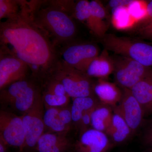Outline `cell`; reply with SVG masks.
Here are the masks:
<instances>
[{
    "label": "cell",
    "instance_id": "obj_12",
    "mask_svg": "<svg viewBox=\"0 0 152 152\" xmlns=\"http://www.w3.org/2000/svg\"><path fill=\"white\" fill-rule=\"evenodd\" d=\"M111 146L110 138L105 133L91 128L81 133L75 150L76 152H107Z\"/></svg>",
    "mask_w": 152,
    "mask_h": 152
},
{
    "label": "cell",
    "instance_id": "obj_18",
    "mask_svg": "<svg viewBox=\"0 0 152 152\" xmlns=\"http://www.w3.org/2000/svg\"><path fill=\"white\" fill-rule=\"evenodd\" d=\"M133 132L124 118L114 109L111 122L106 134L115 143L124 142Z\"/></svg>",
    "mask_w": 152,
    "mask_h": 152
},
{
    "label": "cell",
    "instance_id": "obj_14",
    "mask_svg": "<svg viewBox=\"0 0 152 152\" xmlns=\"http://www.w3.org/2000/svg\"><path fill=\"white\" fill-rule=\"evenodd\" d=\"M67 132L44 133L37 144L38 152H66L71 146Z\"/></svg>",
    "mask_w": 152,
    "mask_h": 152
},
{
    "label": "cell",
    "instance_id": "obj_3",
    "mask_svg": "<svg viewBox=\"0 0 152 152\" xmlns=\"http://www.w3.org/2000/svg\"><path fill=\"white\" fill-rule=\"evenodd\" d=\"M42 93V81L31 73L1 90L0 99L2 103L24 114L31 109Z\"/></svg>",
    "mask_w": 152,
    "mask_h": 152
},
{
    "label": "cell",
    "instance_id": "obj_32",
    "mask_svg": "<svg viewBox=\"0 0 152 152\" xmlns=\"http://www.w3.org/2000/svg\"><path fill=\"white\" fill-rule=\"evenodd\" d=\"M7 144L2 140L0 139V152H6Z\"/></svg>",
    "mask_w": 152,
    "mask_h": 152
},
{
    "label": "cell",
    "instance_id": "obj_23",
    "mask_svg": "<svg viewBox=\"0 0 152 152\" xmlns=\"http://www.w3.org/2000/svg\"><path fill=\"white\" fill-rule=\"evenodd\" d=\"M89 6L91 13L95 21L105 35L107 30V25L105 20L107 17L106 9L102 3L98 1H91L89 2Z\"/></svg>",
    "mask_w": 152,
    "mask_h": 152
},
{
    "label": "cell",
    "instance_id": "obj_7",
    "mask_svg": "<svg viewBox=\"0 0 152 152\" xmlns=\"http://www.w3.org/2000/svg\"><path fill=\"white\" fill-rule=\"evenodd\" d=\"M31 74L28 66L8 47L0 48V90L25 78Z\"/></svg>",
    "mask_w": 152,
    "mask_h": 152
},
{
    "label": "cell",
    "instance_id": "obj_8",
    "mask_svg": "<svg viewBox=\"0 0 152 152\" xmlns=\"http://www.w3.org/2000/svg\"><path fill=\"white\" fill-rule=\"evenodd\" d=\"M58 50L61 59L82 72L99 55V48L95 44L77 40L63 46Z\"/></svg>",
    "mask_w": 152,
    "mask_h": 152
},
{
    "label": "cell",
    "instance_id": "obj_11",
    "mask_svg": "<svg viewBox=\"0 0 152 152\" xmlns=\"http://www.w3.org/2000/svg\"><path fill=\"white\" fill-rule=\"evenodd\" d=\"M122 91L121 102L114 109L121 114L134 133L142 123L143 111L130 89L123 88Z\"/></svg>",
    "mask_w": 152,
    "mask_h": 152
},
{
    "label": "cell",
    "instance_id": "obj_9",
    "mask_svg": "<svg viewBox=\"0 0 152 152\" xmlns=\"http://www.w3.org/2000/svg\"><path fill=\"white\" fill-rule=\"evenodd\" d=\"M43 102L42 94L36 99L32 107L22 116L24 128L26 145L32 148L37 146L41 136L44 134Z\"/></svg>",
    "mask_w": 152,
    "mask_h": 152
},
{
    "label": "cell",
    "instance_id": "obj_30",
    "mask_svg": "<svg viewBox=\"0 0 152 152\" xmlns=\"http://www.w3.org/2000/svg\"><path fill=\"white\" fill-rule=\"evenodd\" d=\"M134 0H111L108 3L109 7L112 9L120 7H128Z\"/></svg>",
    "mask_w": 152,
    "mask_h": 152
},
{
    "label": "cell",
    "instance_id": "obj_33",
    "mask_svg": "<svg viewBox=\"0 0 152 152\" xmlns=\"http://www.w3.org/2000/svg\"><path fill=\"white\" fill-rule=\"evenodd\" d=\"M148 152H152V149H149Z\"/></svg>",
    "mask_w": 152,
    "mask_h": 152
},
{
    "label": "cell",
    "instance_id": "obj_6",
    "mask_svg": "<svg viewBox=\"0 0 152 152\" xmlns=\"http://www.w3.org/2000/svg\"><path fill=\"white\" fill-rule=\"evenodd\" d=\"M113 60L115 80L123 88L131 89L142 80L152 76V68L130 58L121 56Z\"/></svg>",
    "mask_w": 152,
    "mask_h": 152
},
{
    "label": "cell",
    "instance_id": "obj_22",
    "mask_svg": "<svg viewBox=\"0 0 152 152\" xmlns=\"http://www.w3.org/2000/svg\"><path fill=\"white\" fill-rule=\"evenodd\" d=\"M60 107L48 108L44 115L45 126L53 132L62 133L69 131V128L64 124L59 116Z\"/></svg>",
    "mask_w": 152,
    "mask_h": 152
},
{
    "label": "cell",
    "instance_id": "obj_27",
    "mask_svg": "<svg viewBox=\"0 0 152 152\" xmlns=\"http://www.w3.org/2000/svg\"><path fill=\"white\" fill-rule=\"evenodd\" d=\"M152 23V1L147 2L146 13L143 18L138 23L139 27Z\"/></svg>",
    "mask_w": 152,
    "mask_h": 152
},
{
    "label": "cell",
    "instance_id": "obj_31",
    "mask_svg": "<svg viewBox=\"0 0 152 152\" xmlns=\"http://www.w3.org/2000/svg\"><path fill=\"white\" fill-rule=\"evenodd\" d=\"M143 139L145 144L148 147L149 149H152V122L146 130Z\"/></svg>",
    "mask_w": 152,
    "mask_h": 152
},
{
    "label": "cell",
    "instance_id": "obj_15",
    "mask_svg": "<svg viewBox=\"0 0 152 152\" xmlns=\"http://www.w3.org/2000/svg\"><path fill=\"white\" fill-rule=\"evenodd\" d=\"M94 93L101 103L115 107L121 102L123 91L116 84L105 79H99L94 84Z\"/></svg>",
    "mask_w": 152,
    "mask_h": 152
},
{
    "label": "cell",
    "instance_id": "obj_2",
    "mask_svg": "<svg viewBox=\"0 0 152 152\" xmlns=\"http://www.w3.org/2000/svg\"><path fill=\"white\" fill-rule=\"evenodd\" d=\"M28 4L33 22L57 48L76 40L77 27L75 19L67 12L50 1H31Z\"/></svg>",
    "mask_w": 152,
    "mask_h": 152
},
{
    "label": "cell",
    "instance_id": "obj_1",
    "mask_svg": "<svg viewBox=\"0 0 152 152\" xmlns=\"http://www.w3.org/2000/svg\"><path fill=\"white\" fill-rule=\"evenodd\" d=\"M0 45L7 47L29 67L34 77L42 81L61 59L58 49L33 22L28 1H22L20 12L0 23Z\"/></svg>",
    "mask_w": 152,
    "mask_h": 152
},
{
    "label": "cell",
    "instance_id": "obj_4",
    "mask_svg": "<svg viewBox=\"0 0 152 152\" xmlns=\"http://www.w3.org/2000/svg\"><path fill=\"white\" fill-rule=\"evenodd\" d=\"M107 50L152 67V45L113 34H106L100 39Z\"/></svg>",
    "mask_w": 152,
    "mask_h": 152
},
{
    "label": "cell",
    "instance_id": "obj_29",
    "mask_svg": "<svg viewBox=\"0 0 152 152\" xmlns=\"http://www.w3.org/2000/svg\"><path fill=\"white\" fill-rule=\"evenodd\" d=\"M138 32L143 38L152 42V23L139 28Z\"/></svg>",
    "mask_w": 152,
    "mask_h": 152
},
{
    "label": "cell",
    "instance_id": "obj_13",
    "mask_svg": "<svg viewBox=\"0 0 152 152\" xmlns=\"http://www.w3.org/2000/svg\"><path fill=\"white\" fill-rule=\"evenodd\" d=\"M114 62L108 53L104 49L100 55L91 61L83 72L89 77L105 79L113 73Z\"/></svg>",
    "mask_w": 152,
    "mask_h": 152
},
{
    "label": "cell",
    "instance_id": "obj_19",
    "mask_svg": "<svg viewBox=\"0 0 152 152\" xmlns=\"http://www.w3.org/2000/svg\"><path fill=\"white\" fill-rule=\"evenodd\" d=\"M113 113L111 107L99 103L91 113L92 128L106 133L111 122Z\"/></svg>",
    "mask_w": 152,
    "mask_h": 152
},
{
    "label": "cell",
    "instance_id": "obj_26",
    "mask_svg": "<svg viewBox=\"0 0 152 152\" xmlns=\"http://www.w3.org/2000/svg\"><path fill=\"white\" fill-rule=\"evenodd\" d=\"M59 116L62 123L66 126L69 128L71 123L72 121L71 108L60 107Z\"/></svg>",
    "mask_w": 152,
    "mask_h": 152
},
{
    "label": "cell",
    "instance_id": "obj_5",
    "mask_svg": "<svg viewBox=\"0 0 152 152\" xmlns=\"http://www.w3.org/2000/svg\"><path fill=\"white\" fill-rule=\"evenodd\" d=\"M50 75L61 82L68 96L72 98L92 96L94 94L91 78L61 59L57 63Z\"/></svg>",
    "mask_w": 152,
    "mask_h": 152
},
{
    "label": "cell",
    "instance_id": "obj_10",
    "mask_svg": "<svg viewBox=\"0 0 152 152\" xmlns=\"http://www.w3.org/2000/svg\"><path fill=\"white\" fill-rule=\"evenodd\" d=\"M22 116L5 111L0 113V139L7 145L22 149L26 145Z\"/></svg>",
    "mask_w": 152,
    "mask_h": 152
},
{
    "label": "cell",
    "instance_id": "obj_16",
    "mask_svg": "<svg viewBox=\"0 0 152 152\" xmlns=\"http://www.w3.org/2000/svg\"><path fill=\"white\" fill-rule=\"evenodd\" d=\"M89 2L86 0H80L75 2L71 15L75 20L83 23L93 35L100 39L104 35L96 23L91 13Z\"/></svg>",
    "mask_w": 152,
    "mask_h": 152
},
{
    "label": "cell",
    "instance_id": "obj_28",
    "mask_svg": "<svg viewBox=\"0 0 152 152\" xmlns=\"http://www.w3.org/2000/svg\"><path fill=\"white\" fill-rule=\"evenodd\" d=\"M92 110L87 112L84 114L81 119L80 121L78 126L80 128L81 133L88 129V127L91 126V113Z\"/></svg>",
    "mask_w": 152,
    "mask_h": 152
},
{
    "label": "cell",
    "instance_id": "obj_25",
    "mask_svg": "<svg viewBox=\"0 0 152 152\" xmlns=\"http://www.w3.org/2000/svg\"><path fill=\"white\" fill-rule=\"evenodd\" d=\"M42 98L48 108L63 107L67 104L70 97L68 95H58L42 91Z\"/></svg>",
    "mask_w": 152,
    "mask_h": 152
},
{
    "label": "cell",
    "instance_id": "obj_20",
    "mask_svg": "<svg viewBox=\"0 0 152 152\" xmlns=\"http://www.w3.org/2000/svg\"><path fill=\"white\" fill-rule=\"evenodd\" d=\"M98 104L94 96L73 99L71 107L72 122L78 125L84 114L92 110Z\"/></svg>",
    "mask_w": 152,
    "mask_h": 152
},
{
    "label": "cell",
    "instance_id": "obj_24",
    "mask_svg": "<svg viewBox=\"0 0 152 152\" xmlns=\"http://www.w3.org/2000/svg\"><path fill=\"white\" fill-rule=\"evenodd\" d=\"M22 7V0H0V20H7L16 16Z\"/></svg>",
    "mask_w": 152,
    "mask_h": 152
},
{
    "label": "cell",
    "instance_id": "obj_17",
    "mask_svg": "<svg viewBox=\"0 0 152 152\" xmlns=\"http://www.w3.org/2000/svg\"><path fill=\"white\" fill-rule=\"evenodd\" d=\"M130 90L141 106L145 116H152V76L142 80Z\"/></svg>",
    "mask_w": 152,
    "mask_h": 152
},
{
    "label": "cell",
    "instance_id": "obj_21",
    "mask_svg": "<svg viewBox=\"0 0 152 152\" xmlns=\"http://www.w3.org/2000/svg\"><path fill=\"white\" fill-rule=\"evenodd\" d=\"M112 11V23L118 29H128L137 25V21L131 15L128 7H120Z\"/></svg>",
    "mask_w": 152,
    "mask_h": 152
}]
</instances>
